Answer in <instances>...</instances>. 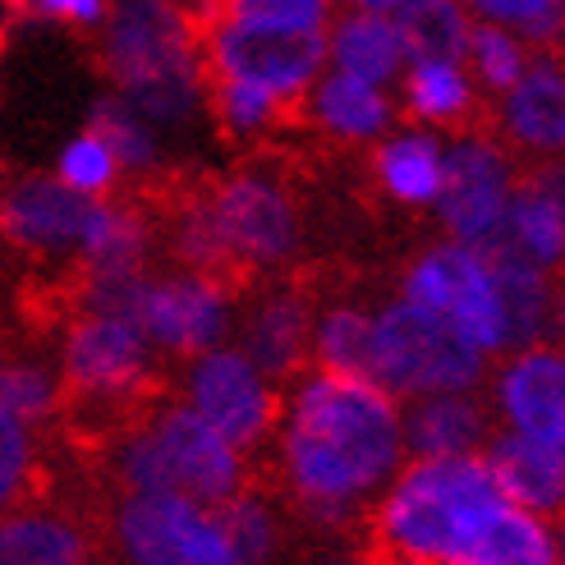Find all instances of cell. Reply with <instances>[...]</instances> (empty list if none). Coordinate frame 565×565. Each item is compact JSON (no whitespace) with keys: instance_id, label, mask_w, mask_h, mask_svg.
Masks as SVG:
<instances>
[{"instance_id":"obj_39","label":"cell","mask_w":565,"mask_h":565,"mask_svg":"<svg viewBox=\"0 0 565 565\" xmlns=\"http://www.w3.org/2000/svg\"><path fill=\"white\" fill-rule=\"evenodd\" d=\"M216 10L258 14V19H286V23H308V28H327L331 0H221Z\"/></svg>"},{"instance_id":"obj_21","label":"cell","mask_w":565,"mask_h":565,"mask_svg":"<svg viewBox=\"0 0 565 565\" xmlns=\"http://www.w3.org/2000/svg\"><path fill=\"white\" fill-rule=\"evenodd\" d=\"M299 110L313 120L322 134L341 138V143H377L395 125V106L386 93L369 78H354L345 70H322L313 88L303 93Z\"/></svg>"},{"instance_id":"obj_4","label":"cell","mask_w":565,"mask_h":565,"mask_svg":"<svg viewBox=\"0 0 565 565\" xmlns=\"http://www.w3.org/2000/svg\"><path fill=\"white\" fill-rule=\"evenodd\" d=\"M203 23V70L207 78H239L253 88L271 93L299 110L303 93L327 70V28L286 23V19H258V14H231L216 10Z\"/></svg>"},{"instance_id":"obj_34","label":"cell","mask_w":565,"mask_h":565,"mask_svg":"<svg viewBox=\"0 0 565 565\" xmlns=\"http://www.w3.org/2000/svg\"><path fill=\"white\" fill-rule=\"evenodd\" d=\"M216 520H221V533L231 543V556L235 565H253V561H271L276 543H280V524L271 515V505L263 497H253L248 488L235 492L231 501L216 505Z\"/></svg>"},{"instance_id":"obj_24","label":"cell","mask_w":565,"mask_h":565,"mask_svg":"<svg viewBox=\"0 0 565 565\" xmlns=\"http://www.w3.org/2000/svg\"><path fill=\"white\" fill-rule=\"evenodd\" d=\"M88 556L93 539L65 515L42 505L0 511V565H83Z\"/></svg>"},{"instance_id":"obj_31","label":"cell","mask_w":565,"mask_h":565,"mask_svg":"<svg viewBox=\"0 0 565 565\" xmlns=\"http://www.w3.org/2000/svg\"><path fill=\"white\" fill-rule=\"evenodd\" d=\"M93 134H102V143L116 152L120 171H134L143 175L161 161V143H157V129L152 120L138 110L129 97H110V102H97L93 110Z\"/></svg>"},{"instance_id":"obj_22","label":"cell","mask_w":565,"mask_h":565,"mask_svg":"<svg viewBox=\"0 0 565 565\" xmlns=\"http://www.w3.org/2000/svg\"><path fill=\"white\" fill-rule=\"evenodd\" d=\"M327 61L331 70H345L354 78H369L377 88L401 78V70L409 65L401 28L382 10H350L327 28Z\"/></svg>"},{"instance_id":"obj_32","label":"cell","mask_w":565,"mask_h":565,"mask_svg":"<svg viewBox=\"0 0 565 565\" xmlns=\"http://www.w3.org/2000/svg\"><path fill=\"white\" fill-rule=\"evenodd\" d=\"M65 405L61 373L42 359H0V409L19 414L23 423H46Z\"/></svg>"},{"instance_id":"obj_41","label":"cell","mask_w":565,"mask_h":565,"mask_svg":"<svg viewBox=\"0 0 565 565\" xmlns=\"http://www.w3.org/2000/svg\"><path fill=\"white\" fill-rule=\"evenodd\" d=\"M359 10H382V14H391L395 6H405V0H354Z\"/></svg>"},{"instance_id":"obj_2","label":"cell","mask_w":565,"mask_h":565,"mask_svg":"<svg viewBox=\"0 0 565 565\" xmlns=\"http://www.w3.org/2000/svg\"><path fill=\"white\" fill-rule=\"evenodd\" d=\"M505 497L497 492L483 450L469 456H414L377 497V547L395 561L473 565L488 524Z\"/></svg>"},{"instance_id":"obj_18","label":"cell","mask_w":565,"mask_h":565,"mask_svg":"<svg viewBox=\"0 0 565 565\" xmlns=\"http://www.w3.org/2000/svg\"><path fill=\"white\" fill-rule=\"evenodd\" d=\"M308 335H313V303L286 286L248 303V313L239 322V350L271 382H286V377H299V369L308 363Z\"/></svg>"},{"instance_id":"obj_15","label":"cell","mask_w":565,"mask_h":565,"mask_svg":"<svg viewBox=\"0 0 565 565\" xmlns=\"http://www.w3.org/2000/svg\"><path fill=\"white\" fill-rule=\"evenodd\" d=\"M497 414L505 418V428L565 446V359L561 350L543 341L505 350V363L497 369Z\"/></svg>"},{"instance_id":"obj_17","label":"cell","mask_w":565,"mask_h":565,"mask_svg":"<svg viewBox=\"0 0 565 565\" xmlns=\"http://www.w3.org/2000/svg\"><path fill=\"white\" fill-rule=\"evenodd\" d=\"M483 248L520 253V258L556 271L561 258H565V198H561V171L543 166L539 175L515 180L511 203H505V216H501V225H497V235L483 239Z\"/></svg>"},{"instance_id":"obj_11","label":"cell","mask_w":565,"mask_h":565,"mask_svg":"<svg viewBox=\"0 0 565 565\" xmlns=\"http://www.w3.org/2000/svg\"><path fill=\"white\" fill-rule=\"evenodd\" d=\"M515 161L497 138L488 134H460L441 143V189L433 198V207L446 225L450 239L483 244L497 235V225L505 216L515 189Z\"/></svg>"},{"instance_id":"obj_10","label":"cell","mask_w":565,"mask_h":565,"mask_svg":"<svg viewBox=\"0 0 565 565\" xmlns=\"http://www.w3.org/2000/svg\"><path fill=\"white\" fill-rule=\"evenodd\" d=\"M184 405H193L235 450H258L280 414L276 382L244 350L212 345L189 354L184 369Z\"/></svg>"},{"instance_id":"obj_28","label":"cell","mask_w":565,"mask_h":565,"mask_svg":"<svg viewBox=\"0 0 565 565\" xmlns=\"http://www.w3.org/2000/svg\"><path fill=\"white\" fill-rule=\"evenodd\" d=\"M308 359L327 373H350L373 382V313H363L354 303H331L327 313L313 318Z\"/></svg>"},{"instance_id":"obj_12","label":"cell","mask_w":565,"mask_h":565,"mask_svg":"<svg viewBox=\"0 0 565 565\" xmlns=\"http://www.w3.org/2000/svg\"><path fill=\"white\" fill-rule=\"evenodd\" d=\"M134 322L157 345V354L189 359L198 350L225 345L235 331V299L221 286V276L180 271V276H148L134 303Z\"/></svg>"},{"instance_id":"obj_42","label":"cell","mask_w":565,"mask_h":565,"mask_svg":"<svg viewBox=\"0 0 565 565\" xmlns=\"http://www.w3.org/2000/svg\"><path fill=\"white\" fill-rule=\"evenodd\" d=\"M0 51H6V38H0Z\"/></svg>"},{"instance_id":"obj_6","label":"cell","mask_w":565,"mask_h":565,"mask_svg":"<svg viewBox=\"0 0 565 565\" xmlns=\"http://www.w3.org/2000/svg\"><path fill=\"white\" fill-rule=\"evenodd\" d=\"M157 345L134 318L78 308L61 345V386L70 405H134L157 377Z\"/></svg>"},{"instance_id":"obj_30","label":"cell","mask_w":565,"mask_h":565,"mask_svg":"<svg viewBox=\"0 0 565 565\" xmlns=\"http://www.w3.org/2000/svg\"><path fill=\"white\" fill-rule=\"evenodd\" d=\"M556 561H561V543L552 539L543 515L524 511L515 501L501 505L473 552V565H556Z\"/></svg>"},{"instance_id":"obj_14","label":"cell","mask_w":565,"mask_h":565,"mask_svg":"<svg viewBox=\"0 0 565 565\" xmlns=\"http://www.w3.org/2000/svg\"><path fill=\"white\" fill-rule=\"evenodd\" d=\"M93 198L61 175H19L0 189V239L33 258H74Z\"/></svg>"},{"instance_id":"obj_38","label":"cell","mask_w":565,"mask_h":565,"mask_svg":"<svg viewBox=\"0 0 565 565\" xmlns=\"http://www.w3.org/2000/svg\"><path fill=\"white\" fill-rule=\"evenodd\" d=\"M473 19L501 23L529 42H552L561 33V0H460Z\"/></svg>"},{"instance_id":"obj_25","label":"cell","mask_w":565,"mask_h":565,"mask_svg":"<svg viewBox=\"0 0 565 565\" xmlns=\"http://www.w3.org/2000/svg\"><path fill=\"white\" fill-rule=\"evenodd\" d=\"M148 244H152V225L138 216L134 207H120V203H106V198H93L74 258L83 263V276L138 271V267L148 263Z\"/></svg>"},{"instance_id":"obj_5","label":"cell","mask_w":565,"mask_h":565,"mask_svg":"<svg viewBox=\"0 0 565 565\" xmlns=\"http://www.w3.org/2000/svg\"><path fill=\"white\" fill-rule=\"evenodd\" d=\"M373 382L395 401L433 391H478L488 382V354L446 313L395 299L373 313Z\"/></svg>"},{"instance_id":"obj_19","label":"cell","mask_w":565,"mask_h":565,"mask_svg":"<svg viewBox=\"0 0 565 565\" xmlns=\"http://www.w3.org/2000/svg\"><path fill=\"white\" fill-rule=\"evenodd\" d=\"M501 134L539 157L565 148V74L552 55H529L524 74L501 93Z\"/></svg>"},{"instance_id":"obj_40","label":"cell","mask_w":565,"mask_h":565,"mask_svg":"<svg viewBox=\"0 0 565 565\" xmlns=\"http://www.w3.org/2000/svg\"><path fill=\"white\" fill-rule=\"evenodd\" d=\"M110 0H28V10H38L42 19H61V23H78V28H97L106 19Z\"/></svg>"},{"instance_id":"obj_29","label":"cell","mask_w":565,"mask_h":565,"mask_svg":"<svg viewBox=\"0 0 565 565\" xmlns=\"http://www.w3.org/2000/svg\"><path fill=\"white\" fill-rule=\"evenodd\" d=\"M405 106L414 120L428 125H465L478 106V93L460 61H409Z\"/></svg>"},{"instance_id":"obj_3","label":"cell","mask_w":565,"mask_h":565,"mask_svg":"<svg viewBox=\"0 0 565 565\" xmlns=\"http://www.w3.org/2000/svg\"><path fill=\"white\" fill-rule=\"evenodd\" d=\"M102 61L152 125L189 120L203 97V61H198L193 19L171 0H116L106 6Z\"/></svg>"},{"instance_id":"obj_27","label":"cell","mask_w":565,"mask_h":565,"mask_svg":"<svg viewBox=\"0 0 565 565\" xmlns=\"http://www.w3.org/2000/svg\"><path fill=\"white\" fill-rule=\"evenodd\" d=\"M409 61H465L469 46V10L460 0H405L391 10Z\"/></svg>"},{"instance_id":"obj_1","label":"cell","mask_w":565,"mask_h":565,"mask_svg":"<svg viewBox=\"0 0 565 565\" xmlns=\"http://www.w3.org/2000/svg\"><path fill=\"white\" fill-rule=\"evenodd\" d=\"M271 433L290 497L318 520L359 515L405 465L401 405L369 377L303 373Z\"/></svg>"},{"instance_id":"obj_7","label":"cell","mask_w":565,"mask_h":565,"mask_svg":"<svg viewBox=\"0 0 565 565\" xmlns=\"http://www.w3.org/2000/svg\"><path fill=\"white\" fill-rule=\"evenodd\" d=\"M212 221V235L231 271H263L295 258L299 248V207L290 189L263 166L225 175L207 198H198Z\"/></svg>"},{"instance_id":"obj_26","label":"cell","mask_w":565,"mask_h":565,"mask_svg":"<svg viewBox=\"0 0 565 565\" xmlns=\"http://www.w3.org/2000/svg\"><path fill=\"white\" fill-rule=\"evenodd\" d=\"M377 184L405 207H433L441 189V138L428 129H405V134H382L377 157H373Z\"/></svg>"},{"instance_id":"obj_36","label":"cell","mask_w":565,"mask_h":565,"mask_svg":"<svg viewBox=\"0 0 565 565\" xmlns=\"http://www.w3.org/2000/svg\"><path fill=\"white\" fill-rule=\"evenodd\" d=\"M55 175H61L70 189L88 193V198H106L110 189H116V180H120L125 171H120L116 152L102 143V134L83 129V134H74L70 143H65L61 166H55Z\"/></svg>"},{"instance_id":"obj_9","label":"cell","mask_w":565,"mask_h":565,"mask_svg":"<svg viewBox=\"0 0 565 565\" xmlns=\"http://www.w3.org/2000/svg\"><path fill=\"white\" fill-rule=\"evenodd\" d=\"M110 529L138 565H235L216 511L184 492H125Z\"/></svg>"},{"instance_id":"obj_8","label":"cell","mask_w":565,"mask_h":565,"mask_svg":"<svg viewBox=\"0 0 565 565\" xmlns=\"http://www.w3.org/2000/svg\"><path fill=\"white\" fill-rule=\"evenodd\" d=\"M401 299L433 308V313H446L488 359L511 350L497 280L488 267V253L478 244L441 239L433 248H423L409 263V271L401 276Z\"/></svg>"},{"instance_id":"obj_37","label":"cell","mask_w":565,"mask_h":565,"mask_svg":"<svg viewBox=\"0 0 565 565\" xmlns=\"http://www.w3.org/2000/svg\"><path fill=\"white\" fill-rule=\"evenodd\" d=\"M38 473V437L33 423H23L19 414L0 409V511H10L28 497Z\"/></svg>"},{"instance_id":"obj_13","label":"cell","mask_w":565,"mask_h":565,"mask_svg":"<svg viewBox=\"0 0 565 565\" xmlns=\"http://www.w3.org/2000/svg\"><path fill=\"white\" fill-rule=\"evenodd\" d=\"M143 418L161 441V456H166V465H171L175 492L212 505V511L221 501H231L235 492H244V478H248L244 450H235L231 441H225L193 405H184V401L161 405Z\"/></svg>"},{"instance_id":"obj_35","label":"cell","mask_w":565,"mask_h":565,"mask_svg":"<svg viewBox=\"0 0 565 565\" xmlns=\"http://www.w3.org/2000/svg\"><path fill=\"white\" fill-rule=\"evenodd\" d=\"M465 61H473L478 78H483V88L505 93V88H511V83L524 74L529 51H524V38H520V33H511V28H501V23L478 19V23L469 28Z\"/></svg>"},{"instance_id":"obj_23","label":"cell","mask_w":565,"mask_h":565,"mask_svg":"<svg viewBox=\"0 0 565 565\" xmlns=\"http://www.w3.org/2000/svg\"><path fill=\"white\" fill-rule=\"evenodd\" d=\"M483 248V244H478ZM488 253V267L497 280V295H501V313H505V341L511 350L543 341L552 313H556V295H552V271L520 258V253H505V248H483Z\"/></svg>"},{"instance_id":"obj_20","label":"cell","mask_w":565,"mask_h":565,"mask_svg":"<svg viewBox=\"0 0 565 565\" xmlns=\"http://www.w3.org/2000/svg\"><path fill=\"white\" fill-rule=\"evenodd\" d=\"M401 433L409 456H469L492 437V414L473 391H433L409 401Z\"/></svg>"},{"instance_id":"obj_16","label":"cell","mask_w":565,"mask_h":565,"mask_svg":"<svg viewBox=\"0 0 565 565\" xmlns=\"http://www.w3.org/2000/svg\"><path fill=\"white\" fill-rule=\"evenodd\" d=\"M483 460H488V473L505 501L524 505L533 515H561L565 505V446H552V441H539L529 433H515L505 428L483 441Z\"/></svg>"},{"instance_id":"obj_33","label":"cell","mask_w":565,"mask_h":565,"mask_svg":"<svg viewBox=\"0 0 565 565\" xmlns=\"http://www.w3.org/2000/svg\"><path fill=\"white\" fill-rule=\"evenodd\" d=\"M203 88H207L216 125L231 138H263L280 116H295L286 102H276L271 93L239 83V78H203Z\"/></svg>"}]
</instances>
